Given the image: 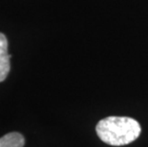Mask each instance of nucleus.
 <instances>
[{
	"label": "nucleus",
	"mask_w": 148,
	"mask_h": 147,
	"mask_svg": "<svg viewBox=\"0 0 148 147\" xmlns=\"http://www.w3.org/2000/svg\"><path fill=\"white\" fill-rule=\"evenodd\" d=\"M97 136L103 142L113 146L126 145L136 140L141 128L136 120L128 117H108L97 124Z\"/></svg>",
	"instance_id": "f257e3e1"
},
{
	"label": "nucleus",
	"mask_w": 148,
	"mask_h": 147,
	"mask_svg": "<svg viewBox=\"0 0 148 147\" xmlns=\"http://www.w3.org/2000/svg\"><path fill=\"white\" fill-rule=\"evenodd\" d=\"M11 55L8 52V40L4 34L0 33V82L4 81L11 70Z\"/></svg>",
	"instance_id": "f03ea898"
},
{
	"label": "nucleus",
	"mask_w": 148,
	"mask_h": 147,
	"mask_svg": "<svg viewBox=\"0 0 148 147\" xmlns=\"http://www.w3.org/2000/svg\"><path fill=\"white\" fill-rule=\"evenodd\" d=\"M25 139L20 133L11 132L0 137V147H23Z\"/></svg>",
	"instance_id": "7ed1b4c3"
}]
</instances>
